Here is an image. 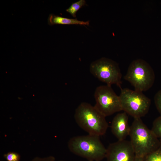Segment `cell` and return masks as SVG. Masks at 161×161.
<instances>
[{
	"label": "cell",
	"mask_w": 161,
	"mask_h": 161,
	"mask_svg": "<svg viewBox=\"0 0 161 161\" xmlns=\"http://www.w3.org/2000/svg\"><path fill=\"white\" fill-rule=\"evenodd\" d=\"M106 117L95 106L82 102L75 109L74 118L78 125L88 134L99 137L104 135L108 127Z\"/></svg>",
	"instance_id": "1"
},
{
	"label": "cell",
	"mask_w": 161,
	"mask_h": 161,
	"mask_svg": "<svg viewBox=\"0 0 161 161\" xmlns=\"http://www.w3.org/2000/svg\"><path fill=\"white\" fill-rule=\"evenodd\" d=\"M129 136L136 157L143 158L157 148L160 144V140L140 118H134Z\"/></svg>",
	"instance_id": "2"
},
{
	"label": "cell",
	"mask_w": 161,
	"mask_h": 161,
	"mask_svg": "<svg viewBox=\"0 0 161 161\" xmlns=\"http://www.w3.org/2000/svg\"><path fill=\"white\" fill-rule=\"evenodd\" d=\"M68 146L72 153L88 161H100L106 158L107 148L98 136L88 134L73 137Z\"/></svg>",
	"instance_id": "3"
},
{
	"label": "cell",
	"mask_w": 161,
	"mask_h": 161,
	"mask_svg": "<svg viewBox=\"0 0 161 161\" xmlns=\"http://www.w3.org/2000/svg\"><path fill=\"white\" fill-rule=\"evenodd\" d=\"M155 78L152 68L145 61L140 59L131 63L124 77V79L134 87L135 90L142 92L152 86Z\"/></svg>",
	"instance_id": "4"
},
{
	"label": "cell",
	"mask_w": 161,
	"mask_h": 161,
	"mask_svg": "<svg viewBox=\"0 0 161 161\" xmlns=\"http://www.w3.org/2000/svg\"><path fill=\"white\" fill-rule=\"evenodd\" d=\"M119 97L122 111L134 118H141L148 112L151 100L142 92L121 89Z\"/></svg>",
	"instance_id": "5"
},
{
	"label": "cell",
	"mask_w": 161,
	"mask_h": 161,
	"mask_svg": "<svg viewBox=\"0 0 161 161\" xmlns=\"http://www.w3.org/2000/svg\"><path fill=\"white\" fill-rule=\"evenodd\" d=\"M91 73L100 81L111 86L116 84L120 88L122 74L117 63L109 58H102L90 64Z\"/></svg>",
	"instance_id": "6"
},
{
	"label": "cell",
	"mask_w": 161,
	"mask_h": 161,
	"mask_svg": "<svg viewBox=\"0 0 161 161\" xmlns=\"http://www.w3.org/2000/svg\"><path fill=\"white\" fill-rule=\"evenodd\" d=\"M95 107L106 117L122 111L119 96L111 86H100L97 87L94 93Z\"/></svg>",
	"instance_id": "7"
},
{
	"label": "cell",
	"mask_w": 161,
	"mask_h": 161,
	"mask_svg": "<svg viewBox=\"0 0 161 161\" xmlns=\"http://www.w3.org/2000/svg\"><path fill=\"white\" fill-rule=\"evenodd\" d=\"M136 156L130 141L118 140L107 148V161H134Z\"/></svg>",
	"instance_id": "8"
},
{
	"label": "cell",
	"mask_w": 161,
	"mask_h": 161,
	"mask_svg": "<svg viewBox=\"0 0 161 161\" xmlns=\"http://www.w3.org/2000/svg\"><path fill=\"white\" fill-rule=\"evenodd\" d=\"M128 121V114L124 112L118 113L113 118L111 124V130L118 140H125L129 135L130 126Z\"/></svg>",
	"instance_id": "9"
},
{
	"label": "cell",
	"mask_w": 161,
	"mask_h": 161,
	"mask_svg": "<svg viewBox=\"0 0 161 161\" xmlns=\"http://www.w3.org/2000/svg\"><path fill=\"white\" fill-rule=\"evenodd\" d=\"M48 24L52 25L55 24L64 25L78 24L89 26V21H80L77 18H69L55 15L53 14L49 15L48 19Z\"/></svg>",
	"instance_id": "10"
},
{
	"label": "cell",
	"mask_w": 161,
	"mask_h": 161,
	"mask_svg": "<svg viewBox=\"0 0 161 161\" xmlns=\"http://www.w3.org/2000/svg\"><path fill=\"white\" fill-rule=\"evenodd\" d=\"M86 4L85 0H80L72 3L66 10V11L71 14L73 17L75 18L77 12L82 7L85 5Z\"/></svg>",
	"instance_id": "11"
},
{
	"label": "cell",
	"mask_w": 161,
	"mask_h": 161,
	"mask_svg": "<svg viewBox=\"0 0 161 161\" xmlns=\"http://www.w3.org/2000/svg\"><path fill=\"white\" fill-rule=\"evenodd\" d=\"M159 146L156 150L145 156L143 161H161V140Z\"/></svg>",
	"instance_id": "12"
},
{
	"label": "cell",
	"mask_w": 161,
	"mask_h": 161,
	"mask_svg": "<svg viewBox=\"0 0 161 161\" xmlns=\"http://www.w3.org/2000/svg\"><path fill=\"white\" fill-rule=\"evenodd\" d=\"M151 130L158 138L161 140V116L157 117L154 120Z\"/></svg>",
	"instance_id": "13"
},
{
	"label": "cell",
	"mask_w": 161,
	"mask_h": 161,
	"mask_svg": "<svg viewBox=\"0 0 161 161\" xmlns=\"http://www.w3.org/2000/svg\"><path fill=\"white\" fill-rule=\"evenodd\" d=\"M3 156L7 161H19L21 159L20 154L14 151L8 152L4 154Z\"/></svg>",
	"instance_id": "14"
},
{
	"label": "cell",
	"mask_w": 161,
	"mask_h": 161,
	"mask_svg": "<svg viewBox=\"0 0 161 161\" xmlns=\"http://www.w3.org/2000/svg\"><path fill=\"white\" fill-rule=\"evenodd\" d=\"M154 100L156 107L161 116V89L156 93L154 96Z\"/></svg>",
	"instance_id": "15"
},
{
	"label": "cell",
	"mask_w": 161,
	"mask_h": 161,
	"mask_svg": "<svg viewBox=\"0 0 161 161\" xmlns=\"http://www.w3.org/2000/svg\"><path fill=\"white\" fill-rule=\"evenodd\" d=\"M55 158L52 156L41 157H36L33 158L30 161H55Z\"/></svg>",
	"instance_id": "16"
},
{
	"label": "cell",
	"mask_w": 161,
	"mask_h": 161,
	"mask_svg": "<svg viewBox=\"0 0 161 161\" xmlns=\"http://www.w3.org/2000/svg\"><path fill=\"white\" fill-rule=\"evenodd\" d=\"M134 161H143V158L136 157Z\"/></svg>",
	"instance_id": "17"
},
{
	"label": "cell",
	"mask_w": 161,
	"mask_h": 161,
	"mask_svg": "<svg viewBox=\"0 0 161 161\" xmlns=\"http://www.w3.org/2000/svg\"><path fill=\"white\" fill-rule=\"evenodd\" d=\"M58 161H65L63 160H60Z\"/></svg>",
	"instance_id": "18"
},
{
	"label": "cell",
	"mask_w": 161,
	"mask_h": 161,
	"mask_svg": "<svg viewBox=\"0 0 161 161\" xmlns=\"http://www.w3.org/2000/svg\"></svg>",
	"instance_id": "19"
}]
</instances>
